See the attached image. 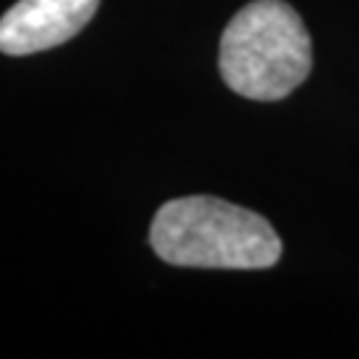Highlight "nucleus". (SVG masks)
Wrapping results in <instances>:
<instances>
[{"mask_svg": "<svg viewBox=\"0 0 359 359\" xmlns=\"http://www.w3.org/2000/svg\"><path fill=\"white\" fill-rule=\"evenodd\" d=\"M102 0H19L0 16V51L27 56L72 40Z\"/></svg>", "mask_w": 359, "mask_h": 359, "instance_id": "3", "label": "nucleus"}, {"mask_svg": "<svg viewBox=\"0 0 359 359\" xmlns=\"http://www.w3.org/2000/svg\"><path fill=\"white\" fill-rule=\"evenodd\" d=\"M149 243L165 264L192 269H269L283 256L266 218L208 194L165 203L154 213Z\"/></svg>", "mask_w": 359, "mask_h": 359, "instance_id": "1", "label": "nucleus"}, {"mask_svg": "<svg viewBox=\"0 0 359 359\" xmlns=\"http://www.w3.org/2000/svg\"><path fill=\"white\" fill-rule=\"evenodd\" d=\"M311 38L285 0H253L234 13L218 51V69L234 93L280 102L311 72Z\"/></svg>", "mask_w": 359, "mask_h": 359, "instance_id": "2", "label": "nucleus"}]
</instances>
